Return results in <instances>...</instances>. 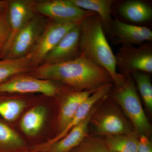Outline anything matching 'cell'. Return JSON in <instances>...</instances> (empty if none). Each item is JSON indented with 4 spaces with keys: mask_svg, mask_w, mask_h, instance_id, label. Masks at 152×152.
I'll return each instance as SVG.
<instances>
[{
    "mask_svg": "<svg viewBox=\"0 0 152 152\" xmlns=\"http://www.w3.org/2000/svg\"><path fill=\"white\" fill-rule=\"evenodd\" d=\"M28 74L37 78L59 82L77 91L96 90L113 84L107 70L82 55L64 62L42 64Z\"/></svg>",
    "mask_w": 152,
    "mask_h": 152,
    "instance_id": "6da1fadb",
    "label": "cell"
},
{
    "mask_svg": "<svg viewBox=\"0 0 152 152\" xmlns=\"http://www.w3.org/2000/svg\"><path fill=\"white\" fill-rule=\"evenodd\" d=\"M80 26V56L107 70L114 85L121 84L126 78L117 72L115 55L107 40L99 17L96 13L89 16L83 20Z\"/></svg>",
    "mask_w": 152,
    "mask_h": 152,
    "instance_id": "7a4b0ae2",
    "label": "cell"
},
{
    "mask_svg": "<svg viewBox=\"0 0 152 152\" xmlns=\"http://www.w3.org/2000/svg\"><path fill=\"white\" fill-rule=\"evenodd\" d=\"M118 107L108 94L99 102L90 119L93 133L91 136L105 137L137 133Z\"/></svg>",
    "mask_w": 152,
    "mask_h": 152,
    "instance_id": "3957f363",
    "label": "cell"
},
{
    "mask_svg": "<svg viewBox=\"0 0 152 152\" xmlns=\"http://www.w3.org/2000/svg\"><path fill=\"white\" fill-rule=\"evenodd\" d=\"M108 95L121 108L136 132L140 136L145 135L150 137L151 126L144 112L132 76L126 78L121 84L113 85Z\"/></svg>",
    "mask_w": 152,
    "mask_h": 152,
    "instance_id": "277c9868",
    "label": "cell"
},
{
    "mask_svg": "<svg viewBox=\"0 0 152 152\" xmlns=\"http://www.w3.org/2000/svg\"><path fill=\"white\" fill-rule=\"evenodd\" d=\"M72 88L50 80H43L26 73L18 74L0 84V93L10 94H42L48 97H57Z\"/></svg>",
    "mask_w": 152,
    "mask_h": 152,
    "instance_id": "5b68a950",
    "label": "cell"
},
{
    "mask_svg": "<svg viewBox=\"0 0 152 152\" xmlns=\"http://www.w3.org/2000/svg\"><path fill=\"white\" fill-rule=\"evenodd\" d=\"M116 65L125 78L135 72H152V46L147 42L134 46H122L115 55Z\"/></svg>",
    "mask_w": 152,
    "mask_h": 152,
    "instance_id": "8992f818",
    "label": "cell"
},
{
    "mask_svg": "<svg viewBox=\"0 0 152 152\" xmlns=\"http://www.w3.org/2000/svg\"><path fill=\"white\" fill-rule=\"evenodd\" d=\"M32 5L36 14L55 21L79 23L95 14L80 8L70 0L32 1Z\"/></svg>",
    "mask_w": 152,
    "mask_h": 152,
    "instance_id": "52a82bcc",
    "label": "cell"
},
{
    "mask_svg": "<svg viewBox=\"0 0 152 152\" xmlns=\"http://www.w3.org/2000/svg\"><path fill=\"white\" fill-rule=\"evenodd\" d=\"M48 20L36 14L17 34L4 59H16L29 54L43 31Z\"/></svg>",
    "mask_w": 152,
    "mask_h": 152,
    "instance_id": "ba28073f",
    "label": "cell"
},
{
    "mask_svg": "<svg viewBox=\"0 0 152 152\" xmlns=\"http://www.w3.org/2000/svg\"><path fill=\"white\" fill-rule=\"evenodd\" d=\"M80 23H65L49 20L36 45L28 54L32 69L41 65L47 55L66 34Z\"/></svg>",
    "mask_w": 152,
    "mask_h": 152,
    "instance_id": "9c48e42d",
    "label": "cell"
},
{
    "mask_svg": "<svg viewBox=\"0 0 152 152\" xmlns=\"http://www.w3.org/2000/svg\"><path fill=\"white\" fill-rule=\"evenodd\" d=\"M108 34L113 43L122 46L139 45L152 40L150 28L127 23L117 18L113 19Z\"/></svg>",
    "mask_w": 152,
    "mask_h": 152,
    "instance_id": "30bf717a",
    "label": "cell"
},
{
    "mask_svg": "<svg viewBox=\"0 0 152 152\" xmlns=\"http://www.w3.org/2000/svg\"><path fill=\"white\" fill-rule=\"evenodd\" d=\"M97 90L80 91L70 89L58 96L59 101L55 121V136L61 133L67 126L82 103Z\"/></svg>",
    "mask_w": 152,
    "mask_h": 152,
    "instance_id": "8fae6325",
    "label": "cell"
},
{
    "mask_svg": "<svg viewBox=\"0 0 152 152\" xmlns=\"http://www.w3.org/2000/svg\"><path fill=\"white\" fill-rule=\"evenodd\" d=\"M113 86V84L110 83L98 89L82 103L71 121L61 133L43 142L34 145L33 147L45 152L49 146L64 137L73 128L86 118L94 107L105 96L108 94Z\"/></svg>",
    "mask_w": 152,
    "mask_h": 152,
    "instance_id": "7c38bea8",
    "label": "cell"
},
{
    "mask_svg": "<svg viewBox=\"0 0 152 152\" xmlns=\"http://www.w3.org/2000/svg\"><path fill=\"white\" fill-rule=\"evenodd\" d=\"M32 2V0L7 1L6 12L10 34L3 59L17 34L36 15Z\"/></svg>",
    "mask_w": 152,
    "mask_h": 152,
    "instance_id": "4fadbf2b",
    "label": "cell"
},
{
    "mask_svg": "<svg viewBox=\"0 0 152 152\" xmlns=\"http://www.w3.org/2000/svg\"><path fill=\"white\" fill-rule=\"evenodd\" d=\"M81 23L76 25L66 34L47 55L41 64L64 62L80 56L79 42Z\"/></svg>",
    "mask_w": 152,
    "mask_h": 152,
    "instance_id": "5bb4252c",
    "label": "cell"
},
{
    "mask_svg": "<svg viewBox=\"0 0 152 152\" xmlns=\"http://www.w3.org/2000/svg\"><path fill=\"white\" fill-rule=\"evenodd\" d=\"M35 102L26 95L0 93V118L12 124Z\"/></svg>",
    "mask_w": 152,
    "mask_h": 152,
    "instance_id": "9a60e30c",
    "label": "cell"
},
{
    "mask_svg": "<svg viewBox=\"0 0 152 152\" xmlns=\"http://www.w3.org/2000/svg\"><path fill=\"white\" fill-rule=\"evenodd\" d=\"M48 110L45 105L36 102L33 104L20 117V127L22 132L30 138L38 136L46 123Z\"/></svg>",
    "mask_w": 152,
    "mask_h": 152,
    "instance_id": "2e32d148",
    "label": "cell"
},
{
    "mask_svg": "<svg viewBox=\"0 0 152 152\" xmlns=\"http://www.w3.org/2000/svg\"><path fill=\"white\" fill-rule=\"evenodd\" d=\"M98 103L94 107L84 120L73 128L62 138L49 146L45 152H69L78 145L89 135L90 119L96 108Z\"/></svg>",
    "mask_w": 152,
    "mask_h": 152,
    "instance_id": "e0dca14e",
    "label": "cell"
},
{
    "mask_svg": "<svg viewBox=\"0 0 152 152\" xmlns=\"http://www.w3.org/2000/svg\"><path fill=\"white\" fill-rule=\"evenodd\" d=\"M118 11L123 18L134 23H144L152 18L151 6L140 0L124 1L118 7Z\"/></svg>",
    "mask_w": 152,
    "mask_h": 152,
    "instance_id": "ac0fdd59",
    "label": "cell"
},
{
    "mask_svg": "<svg viewBox=\"0 0 152 152\" xmlns=\"http://www.w3.org/2000/svg\"><path fill=\"white\" fill-rule=\"evenodd\" d=\"M80 8L96 14L99 17L105 34H108L113 19L112 7L116 1L113 0H70Z\"/></svg>",
    "mask_w": 152,
    "mask_h": 152,
    "instance_id": "d6986e66",
    "label": "cell"
},
{
    "mask_svg": "<svg viewBox=\"0 0 152 152\" xmlns=\"http://www.w3.org/2000/svg\"><path fill=\"white\" fill-rule=\"evenodd\" d=\"M29 146L11 124L0 118V152H15Z\"/></svg>",
    "mask_w": 152,
    "mask_h": 152,
    "instance_id": "ffe728a7",
    "label": "cell"
},
{
    "mask_svg": "<svg viewBox=\"0 0 152 152\" xmlns=\"http://www.w3.org/2000/svg\"><path fill=\"white\" fill-rule=\"evenodd\" d=\"M32 69L29 54L18 58L0 59V84L15 75L28 73Z\"/></svg>",
    "mask_w": 152,
    "mask_h": 152,
    "instance_id": "44dd1931",
    "label": "cell"
},
{
    "mask_svg": "<svg viewBox=\"0 0 152 152\" xmlns=\"http://www.w3.org/2000/svg\"><path fill=\"white\" fill-rule=\"evenodd\" d=\"M140 137L135 132L129 134L107 136L103 138L107 149L115 152H137Z\"/></svg>",
    "mask_w": 152,
    "mask_h": 152,
    "instance_id": "7402d4cb",
    "label": "cell"
},
{
    "mask_svg": "<svg viewBox=\"0 0 152 152\" xmlns=\"http://www.w3.org/2000/svg\"><path fill=\"white\" fill-rule=\"evenodd\" d=\"M137 85L146 107L150 112L152 111V85L150 74L137 72L132 74Z\"/></svg>",
    "mask_w": 152,
    "mask_h": 152,
    "instance_id": "603a6c76",
    "label": "cell"
},
{
    "mask_svg": "<svg viewBox=\"0 0 152 152\" xmlns=\"http://www.w3.org/2000/svg\"><path fill=\"white\" fill-rule=\"evenodd\" d=\"M103 138L88 135L69 152H106Z\"/></svg>",
    "mask_w": 152,
    "mask_h": 152,
    "instance_id": "cb8c5ba5",
    "label": "cell"
},
{
    "mask_svg": "<svg viewBox=\"0 0 152 152\" xmlns=\"http://www.w3.org/2000/svg\"><path fill=\"white\" fill-rule=\"evenodd\" d=\"M10 34V29L7 18L6 6L4 9L0 10V59L4 58Z\"/></svg>",
    "mask_w": 152,
    "mask_h": 152,
    "instance_id": "d4e9b609",
    "label": "cell"
},
{
    "mask_svg": "<svg viewBox=\"0 0 152 152\" xmlns=\"http://www.w3.org/2000/svg\"><path fill=\"white\" fill-rule=\"evenodd\" d=\"M137 152H152V143L150 137L145 135L140 136Z\"/></svg>",
    "mask_w": 152,
    "mask_h": 152,
    "instance_id": "484cf974",
    "label": "cell"
},
{
    "mask_svg": "<svg viewBox=\"0 0 152 152\" xmlns=\"http://www.w3.org/2000/svg\"><path fill=\"white\" fill-rule=\"evenodd\" d=\"M15 152H45L39 150L35 148H34L32 146H29L22 149L19 150Z\"/></svg>",
    "mask_w": 152,
    "mask_h": 152,
    "instance_id": "4316f807",
    "label": "cell"
},
{
    "mask_svg": "<svg viewBox=\"0 0 152 152\" xmlns=\"http://www.w3.org/2000/svg\"><path fill=\"white\" fill-rule=\"evenodd\" d=\"M7 1H0V10H3L5 8Z\"/></svg>",
    "mask_w": 152,
    "mask_h": 152,
    "instance_id": "83f0119b",
    "label": "cell"
},
{
    "mask_svg": "<svg viewBox=\"0 0 152 152\" xmlns=\"http://www.w3.org/2000/svg\"><path fill=\"white\" fill-rule=\"evenodd\" d=\"M106 152H114L113 151H111V150L107 149L106 148Z\"/></svg>",
    "mask_w": 152,
    "mask_h": 152,
    "instance_id": "f1b7e54d",
    "label": "cell"
}]
</instances>
